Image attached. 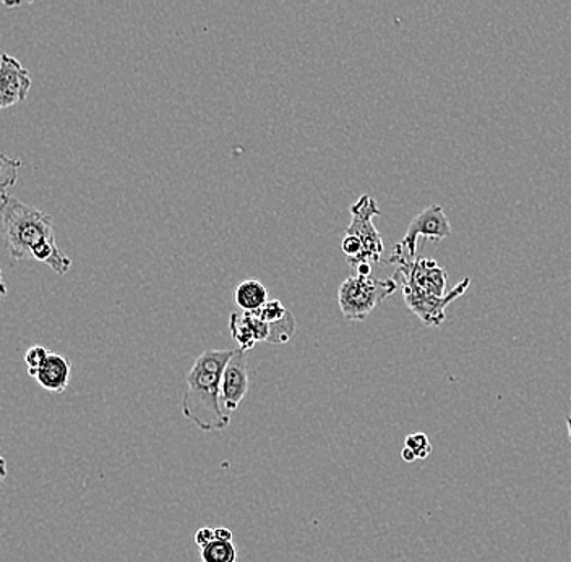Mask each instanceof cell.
Listing matches in <instances>:
<instances>
[{
	"instance_id": "cell-1",
	"label": "cell",
	"mask_w": 571,
	"mask_h": 562,
	"mask_svg": "<svg viewBox=\"0 0 571 562\" xmlns=\"http://www.w3.org/2000/svg\"><path fill=\"white\" fill-rule=\"evenodd\" d=\"M234 352L207 350L187 373L182 415L202 432H223L231 425V414L221 407L220 394L224 368Z\"/></svg>"
},
{
	"instance_id": "cell-2",
	"label": "cell",
	"mask_w": 571,
	"mask_h": 562,
	"mask_svg": "<svg viewBox=\"0 0 571 562\" xmlns=\"http://www.w3.org/2000/svg\"><path fill=\"white\" fill-rule=\"evenodd\" d=\"M3 238L13 262H22L36 246L54 241V218L19 198L0 193Z\"/></svg>"
},
{
	"instance_id": "cell-3",
	"label": "cell",
	"mask_w": 571,
	"mask_h": 562,
	"mask_svg": "<svg viewBox=\"0 0 571 562\" xmlns=\"http://www.w3.org/2000/svg\"><path fill=\"white\" fill-rule=\"evenodd\" d=\"M398 280L373 279L370 277L356 276L348 277L339 286L338 301L342 317L351 322L366 321L369 315L376 310L377 305L382 304L387 297L396 293Z\"/></svg>"
},
{
	"instance_id": "cell-4",
	"label": "cell",
	"mask_w": 571,
	"mask_h": 562,
	"mask_svg": "<svg viewBox=\"0 0 571 562\" xmlns=\"http://www.w3.org/2000/svg\"><path fill=\"white\" fill-rule=\"evenodd\" d=\"M391 265H396V273L401 276V289L417 290V293L445 297L448 294V274L435 259L415 258L391 255Z\"/></svg>"
},
{
	"instance_id": "cell-5",
	"label": "cell",
	"mask_w": 571,
	"mask_h": 562,
	"mask_svg": "<svg viewBox=\"0 0 571 562\" xmlns=\"http://www.w3.org/2000/svg\"><path fill=\"white\" fill-rule=\"evenodd\" d=\"M352 221L346 229V235L358 238L362 245V263H379L383 253V238L373 225V218L380 216V208L376 198L362 195L351 206Z\"/></svg>"
},
{
	"instance_id": "cell-6",
	"label": "cell",
	"mask_w": 571,
	"mask_h": 562,
	"mask_svg": "<svg viewBox=\"0 0 571 562\" xmlns=\"http://www.w3.org/2000/svg\"><path fill=\"white\" fill-rule=\"evenodd\" d=\"M450 234H452V224H450L445 211L438 204H431L413 218L403 241L394 245L393 255L415 259L419 237H424L425 241L441 242L443 238L450 237Z\"/></svg>"
},
{
	"instance_id": "cell-7",
	"label": "cell",
	"mask_w": 571,
	"mask_h": 562,
	"mask_svg": "<svg viewBox=\"0 0 571 562\" xmlns=\"http://www.w3.org/2000/svg\"><path fill=\"white\" fill-rule=\"evenodd\" d=\"M470 279L465 277L462 283L456 284L445 297H435V295H427L417 293V290L403 289L404 300L413 314L417 315L422 321L427 326H441L446 318V307L456 298L462 297L463 294L469 289Z\"/></svg>"
},
{
	"instance_id": "cell-8",
	"label": "cell",
	"mask_w": 571,
	"mask_h": 562,
	"mask_svg": "<svg viewBox=\"0 0 571 562\" xmlns=\"http://www.w3.org/2000/svg\"><path fill=\"white\" fill-rule=\"evenodd\" d=\"M31 89L30 72L19 59L0 54V109H9L28 98Z\"/></svg>"
},
{
	"instance_id": "cell-9",
	"label": "cell",
	"mask_w": 571,
	"mask_h": 562,
	"mask_svg": "<svg viewBox=\"0 0 571 562\" xmlns=\"http://www.w3.org/2000/svg\"><path fill=\"white\" fill-rule=\"evenodd\" d=\"M249 392V363L245 352L235 349L233 359L224 368L223 380H221V407L231 414L244 401Z\"/></svg>"
},
{
	"instance_id": "cell-10",
	"label": "cell",
	"mask_w": 571,
	"mask_h": 562,
	"mask_svg": "<svg viewBox=\"0 0 571 562\" xmlns=\"http://www.w3.org/2000/svg\"><path fill=\"white\" fill-rule=\"evenodd\" d=\"M230 331L242 352H247L257 342H268L269 326L260 321L251 311L231 315Z\"/></svg>"
},
{
	"instance_id": "cell-11",
	"label": "cell",
	"mask_w": 571,
	"mask_h": 562,
	"mask_svg": "<svg viewBox=\"0 0 571 562\" xmlns=\"http://www.w3.org/2000/svg\"><path fill=\"white\" fill-rule=\"evenodd\" d=\"M71 377L72 363L59 353H50L43 365L31 374V378H34L43 390L55 392V394L67 390Z\"/></svg>"
},
{
	"instance_id": "cell-12",
	"label": "cell",
	"mask_w": 571,
	"mask_h": 562,
	"mask_svg": "<svg viewBox=\"0 0 571 562\" xmlns=\"http://www.w3.org/2000/svg\"><path fill=\"white\" fill-rule=\"evenodd\" d=\"M200 562H237V548L230 529H216V538L200 548Z\"/></svg>"
},
{
	"instance_id": "cell-13",
	"label": "cell",
	"mask_w": 571,
	"mask_h": 562,
	"mask_svg": "<svg viewBox=\"0 0 571 562\" xmlns=\"http://www.w3.org/2000/svg\"><path fill=\"white\" fill-rule=\"evenodd\" d=\"M234 298L242 311H257L269 300L268 289L257 279L242 280L235 289Z\"/></svg>"
},
{
	"instance_id": "cell-14",
	"label": "cell",
	"mask_w": 571,
	"mask_h": 562,
	"mask_svg": "<svg viewBox=\"0 0 571 562\" xmlns=\"http://www.w3.org/2000/svg\"><path fill=\"white\" fill-rule=\"evenodd\" d=\"M20 168H22V161L9 158V156L0 152V193L7 192L15 185L17 180H19Z\"/></svg>"
},
{
	"instance_id": "cell-15",
	"label": "cell",
	"mask_w": 571,
	"mask_h": 562,
	"mask_svg": "<svg viewBox=\"0 0 571 562\" xmlns=\"http://www.w3.org/2000/svg\"><path fill=\"white\" fill-rule=\"evenodd\" d=\"M294 331H296V318H294L290 311H287L286 317L282 321L269 326L268 342L278 343V346L279 343L289 342Z\"/></svg>"
},
{
	"instance_id": "cell-16",
	"label": "cell",
	"mask_w": 571,
	"mask_h": 562,
	"mask_svg": "<svg viewBox=\"0 0 571 562\" xmlns=\"http://www.w3.org/2000/svg\"><path fill=\"white\" fill-rule=\"evenodd\" d=\"M255 317L260 319V321L265 322V325L272 326L275 322L282 321L283 318L286 317L287 310L285 305L282 304V300H276V298H272V300L266 301L263 307H260L257 311H251Z\"/></svg>"
},
{
	"instance_id": "cell-17",
	"label": "cell",
	"mask_w": 571,
	"mask_h": 562,
	"mask_svg": "<svg viewBox=\"0 0 571 562\" xmlns=\"http://www.w3.org/2000/svg\"><path fill=\"white\" fill-rule=\"evenodd\" d=\"M404 446L413 450L415 459H427L432 454V444L425 433H414L406 438Z\"/></svg>"
},
{
	"instance_id": "cell-18",
	"label": "cell",
	"mask_w": 571,
	"mask_h": 562,
	"mask_svg": "<svg viewBox=\"0 0 571 562\" xmlns=\"http://www.w3.org/2000/svg\"><path fill=\"white\" fill-rule=\"evenodd\" d=\"M50 350L43 346H33L27 350L25 353V363L28 368V374H33L34 371L38 370L41 365H43L44 360L50 356Z\"/></svg>"
},
{
	"instance_id": "cell-19",
	"label": "cell",
	"mask_w": 571,
	"mask_h": 562,
	"mask_svg": "<svg viewBox=\"0 0 571 562\" xmlns=\"http://www.w3.org/2000/svg\"><path fill=\"white\" fill-rule=\"evenodd\" d=\"M216 538V529H211V527H203V529L197 530L195 533V543L197 547L203 548L207 547L208 543Z\"/></svg>"
},
{
	"instance_id": "cell-20",
	"label": "cell",
	"mask_w": 571,
	"mask_h": 562,
	"mask_svg": "<svg viewBox=\"0 0 571 562\" xmlns=\"http://www.w3.org/2000/svg\"><path fill=\"white\" fill-rule=\"evenodd\" d=\"M401 459H403L404 463H408V464H411V463H414V460H417V459H415L413 450L408 449L406 446H404L403 450H401Z\"/></svg>"
},
{
	"instance_id": "cell-21",
	"label": "cell",
	"mask_w": 571,
	"mask_h": 562,
	"mask_svg": "<svg viewBox=\"0 0 571 562\" xmlns=\"http://www.w3.org/2000/svg\"><path fill=\"white\" fill-rule=\"evenodd\" d=\"M356 271H358V276L370 277V273H372V265H369V263H362V265H359Z\"/></svg>"
},
{
	"instance_id": "cell-22",
	"label": "cell",
	"mask_w": 571,
	"mask_h": 562,
	"mask_svg": "<svg viewBox=\"0 0 571 562\" xmlns=\"http://www.w3.org/2000/svg\"><path fill=\"white\" fill-rule=\"evenodd\" d=\"M7 295V284L6 279H3V271L0 268V298L6 297Z\"/></svg>"
},
{
	"instance_id": "cell-23",
	"label": "cell",
	"mask_w": 571,
	"mask_h": 562,
	"mask_svg": "<svg viewBox=\"0 0 571 562\" xmlns=\"http://www.w3.org/2000/svg\"><path fill=\"white\" fill-rule=\"evenodd\" d=\"M0 474L7 477V460L6 457L2 456V450H0Z\"/></svg>"
},
{
	"instance_id": "cell-24",
	"label": "cell",
	"mask_w": 571,
	"mask_h": 562,
	"mask_svg": "<svg viewBox=\"0 0 571 562\" xmlns=\"http://www.w3.org/2000/svg\"><path fill=\"white\" fill-rule=\"evenodd\" d=\"M567 430H569V439L571 443V415H567Z\"/></svg>"
},
{
	"instance_id": "cell-25",
	"label": "cell",
	"mask_w": 571,
	"mask_h": 562,
	"mask_svg": "<svg viewBox=\"0 0 571 562\" xmlns=\"http://www.w3.org/2000/svg\"><path fill=\"white\" fill-rule=\"evenodd\" d=\"M3 480H6V475L0 474V484H2Z\"/></svg>"
},
{
	"instance_id": "cell-26",
	"label": "cell",
	"mask_w": 571,
	"mask_h": 562,
	"mask_svg": "<svg viewBox=\"0 0 571 562\" xmlns=\"http://www.w3.org/2000/svg\"><path fill=\"white\" fill-rule=\"evenodd\" d=\"M570 401H571V397H570Z\"/></svg>"
}]
</instances>
